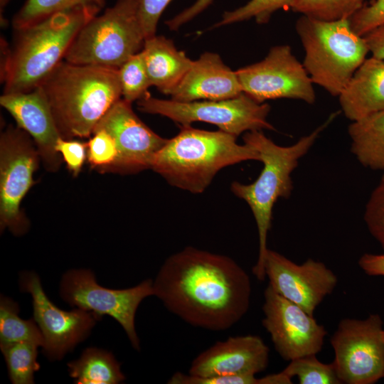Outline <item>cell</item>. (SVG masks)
I'll return each mask as SVG.
<instances>
[{"label": "cell", "instance_id": "2e32d148", "mask_svg": "<svg viewBox=\"0 0 384 384\" xmlns=\"http://www.w3.org/2000/svg\"><path fill=\"white\" fill-rule=\"evenodd\" d=\"M265 272L269 285L284 298L314 315L316 307L336 288V274L324 263L308 259L298 265L283 255L267 250Z\"/></svg>", "mask_w": 384, "mask_h": 384}, {"label": "cell", "instance_id": "9c48e42d", "mask_svg": "<svg viewBox=\"0 0 384 384\" xmlns=\"http://www.w3.org/2000/svg\"><path fill=\"white\" fill-rule=\"evenodd\" d=\"M41 157L36 144L24 130L9 125L0 136V229L22 235L29 220L21 203L34 184L33 174Z\"/></svg>", "mask_w": 384, "mask_h": 384}, {"label": "cell", "instance_id": "f546056e", "mask_svg": "<svg viewBox=\"0 0 384 384\" xmlns=\"http://www.w3.org/2000/svg\"><path fill=\"white\" fill-rule=\"evenodd\" d=\"M292 0H250L233 11H225L213 27H220L254 18L259 24L267 23L272 15L282 9H289Z\"/></svg>", "mask_w": 384, "mask_h": 384}, {"label": "cell", "instance_id": "7c38bea8", "mask_svg": "<svg viewBox=\"0 0 384 384\" xmlns=\"http://www.w3.org/2000/svg\"><path fill=\"white\" fill-rule=\"evenodd\" d=\"M236 71L242 91L259 103L279 98L314 104V83L288 45L271 48L266 57Z\"/></svg>", "mask_w": 384, "mask_h": 384}, {"label": "cell", "instance_id": "ab89813d", "mask_svg": "<svg viewBox=\"0 0 384 384\" xmlns=\"http://www.w3.org/2000/svg\"><path fill=\"white\" fill-rule=\"evenodd\" d=\"M381 182H383L384 183V174L381 178V180H380Z\"/></svg>", "mask_w": 384, "mask_h": 384}, {"label": "cell", "instance_id": "52a82bcc", "mask_svg": "<svg viewBox=\"0 0 384 384\" xmlns=\"http://www.w3.org/2000/svg\"><path fill=\"white\" fill-rule=\"evenodd\" d=\"M144 41L134 0H117L80 30L64 60L119 68L143 49Z\"/></svg>", "mask_w": 384, "mask_h": 384}, {"label": "cell", "instance_id": "6da1fadb", "mask_svg": "<svg viewBox=\"0 0 384 384\" xmlns=\"http://www.w3.org/2000/svg\"><path fill=\"white\" fill-rule=\"evenodd\" d=\"M154 295L191 326L224 331L247 312L249 275L230 257L187 247L169 257L153 281Z\"/></svg>", "mask_w": 384, "mask_h": 384}, {"label": "cell", "instance_id": "8d00e7d4", "mask_svg": "<svg viewBox=\"0 0 384 384\" xmlns=\"http://www.w3.org/2000/svg\"><path fill=\"white\" fill-rule=\"evenodd\" d=\"M361 269L370 276H384V254L365 253L359 258Z\"/></svg>", "mask_w": 384, "mask_h": 384}, {"label": "cell", "instance_id": "83f0119b", "mask_svg": "<svg viewBox=\"0 0 384 384\" xmlns=\"http://www.w3.org/2000/svg\"><path fill=\"white\" fill-rule=\"evenodd\" d=\"M291 378L297 376L300 384H341L333 363H324L315 354L294 358L282 370Z\"/></svg>", "mask_w": 384, "mask_h": 384}, {"label": "cell", "instance_id": "277c9868", "mask_svg": "<svg viewBox=\"0 0 384 384\" xmlns=\"http://www.w3.org/2000/svg\"><path fill=\"white\" fill-rule=\"evenodd\" d=\"M336 116V113L332 114L324 123L289 146L275 144L262 131L247 132L242 137L245 144L258 152L263 169L252 183L233 181L230 189L235 196L247 203L257 224L259 254L252 272L260 281L266 277L265 260L268 250L267 240L274 205L279 198H288L290 196L293 189L292 173L298 166L301 158L312 147L320 133Z\"/></svg>", "mask_w": 384, "mask_h": 384}, {"label": "cell", "instance_id": "f35d334b", "mask_svg": "<svg viewBox=\"0 0 384 384\" xmlns=\"http://www.w3.org/2000/svg\"><path fill=\"white\" fill-rule=\"evenodd\" d=\"M9 1L10 0H0V14L1 26H4L5 21H6V18L4 17V10Z\"/></svg>", "mask_w": 384, "mask_h": 384}, {"label": "cell", "instance_id": "30bf717a", "mask_svg": "<svg viewBox=\"0 0 384 384\" xmlns=\"http://www.w3.org/2000/svg\"><path fill=\"white\" fill-rule=\"evenodd\" d=\"M60 295L70 306L90 311L97 319L104 315L114 319L125 331L133 348L139 351L135 315L142 300L154 295L153 280H144L128 289H112L98 284L90 270H70L61 279Z\"/></svg>", "mask_w": 384, "mask_h": 384}, {"label": "cell", "instance_id": "d6a6232c", "mask_svg": "<svg viewBox=\"0 0 384 384\" xmlns=\"http://www.w3.org/2000/svg\"><path fill=\"white\" fill-rule=\"evenodd\" d=\"M349 21L353 30L362 36L384 24V0L363 4L349 18Z\"/></svg>", "mask_w": 384, "mask_h": 384}, {"label": "cell", "instance_id": "74e56055", "mask_svg": "<svg viewBox=\"0 0 384 384\" xmlns=\"http://www.w3.org/2000/svg\"><path fill=\"white\" fill-rule=\"evenodd\" d=\"M371 56L384 60V24L363 36Z\"/></svg>", "mask_w": 384, "mask_h": 384}, {"label": "cell", "instance_id": "603a6c76", "mask_svg": "<svg viewBox=\"0 0 384 384\" xmlns=\"http://www.w3.org/2000/svg\"><path fill=\"white\" fill-rule=\"evenodd\" d=\"M70 376L77 384H117L125 380L120 364L112 353L87 348L81 356L68 363Z\"/></svg>", "mask_w": 384, "mask_h": 384}, {"label": "cell", "instance_id": "4316f807", "mask_svg": "<svg viewBox=\"0 0 384 384\" xmlns=\"http://www.w3.org/2000/svg\"><path fill=\"white\" fill-rule=\"evenodd\" d=\"M363 6V0H292L289 9L323 21L349 18Z\"/></svg>", "mask_w": 384, "mask_h": 384}, {"label": "cell", "instance_id": "f1b7e54d", "mask_svg": "<svg viewBox=\"0 0 384 384\" xmlns=\"http://www.w3.org/2000/svg\"><path fill=\"white\" fill-rule=\"evenodd\" d=\"M119 71L122 99L132 103L149 92L151 84L142 50L124 62Z\"/></svg>", "mask_w": 384, "mask_h": 384}, {"label": "cell", "instance_id": "44dd1931", "mask_svg": "<svg viewBox=\"0 0 384 384\" xmlns=\"http://www.w3.org/2000/svg\"><path fill=\"white\" fill-rule=\"evenodd\" d=\"M142 52L151 86L168 95L193 61L163 36L155 35L146 39Z\"/></svg>", "mask_w": 384, "mask_h": 384}, {"label": "cell", "instance_id": "1f68e13d", "mask_svg": "<svg viewBox=\"0 0 384 384\" xmlns=\"http://www.w3.org/2000/svg\"><path fill=\"white\" fill-rule=\"evenodd\" d=\"M364 221L370 235L384 250V183L372 191L366 205Z\"/></svg>", "mask_w": 384, "mask_h": 384}, {"label": "cell", "instance_id": "3957f363", "mask_svg": "<svg viewBox=\"0 0 384 384\" xmlns=\"http://www.w3.org/2000/svg\"><path fill=\"white\" fill-rule=\"evenodd\" d=\"M101 11L78 7L56 13L15 30L11 48L1 39L3 93L26 92L38 87L64 57L80 30Z\"/></svg>", "mask_w": 384, "mask_h": 384}, {"label": "cell", "instance_id": "836d02e7", "mask_svg": "<svg viewBox=\"0 0 384 384\" xmlns=\"http://www.w3.org/2000/svg\"><path fill=\"white\" fill-rule=\"evenodd\" d=\"M172 0H134L145 40L156 35L159 18Z\"/></svg>", "mask_w": 384, "mask_h": 384}, {"label": "cell", "instance_id": "484cf974", "mask_svg": "<svg viewBox=\"0 0 384 384\" xmlns=\"http://www.w3.org/2000/svg\"><path fill=\"white\" fill-rule=\"evenodd\" d=\"M38 348V345L31 342L0 343L12 383H34V373L40 368Z\"/></svg>", "mask_w": 384, "mask_h": 384}, {"label": "cell", "instance_id": "5b68a950", "mask_svg": "<svg viewBox=\"0 0 384 384\" xmlns=\"http://www.w3.org/2000/svg\"><path fill=\"white\" fill-rule=\"evenodd\" d=\"M237 137L182 126L156 154L151 169L170 185L193 193H203L222 169L249 160L260 161L250 146L239 144Z\"/></svg>", "mask_w": 384, "mask_h": 384}, {"label": "cell", "instance_id": "7402d4cb", "mask_svg": "<svg viewBox=\"0 0 384 384\" xmlns=\"http://www.w3.org/2000/svg\"><path fill=\"white\" fill-rule=\"evenodd\" d=\"M348 132L351 152L363 166L384 171V111L352 121Z\"/></svg>", "mask_w": 384, "mask_h": 384}, {"label": "cell", "instance_id": "5bb4252c", "mask_svg": "<svg viewBox=\"0 0 384 384\" xmlns=\"http://www.w3.org/2000/svg\"><path fill=\"white\" fill-rule=\"evenodd\" d=\"M262 326L270 335L274 348L285 361L316 355L323 347L327 331L314 315L277 293L270 285L264 292Z\"/></svg>", "mask_w": 384, "mask_h": 384}, {"label": "cell", "instance_id": "cb8c5ba5", "mask_svg": "<svg viewBox=\"0 0 384 384\" xmlns=\"http://www.w3.org/2000/svg\"><path fill=\"white\" fill-rule=\"evenodd\" d=\"M18 312L16 302L1 297L0 343L31 342L42 347L43 337L35 319H22Z\"/></svg>", "mask_w": 384, "mask_h": 384}, {"label": "cell", "instance_id": "9a60e30c", "mask_svg": "<svg viewBox=\"0 0 384 384\" xmlns=\"http://www.w3.org/2000/svg\"><path fill=\"white\" fill-rule=\"evenodd\" d=\"M98 129L109 133L117 149L116 161L107 173L126 175L151 169L154 156L168 140L147 127L134 113L132 103L122 98L99 121L94 131Z\"/></svg>", "mask_w": 384, "mask_h": 384}, {"label": "cell", "instance_id": "ac0fdd59", "mask_svg": "<svg viewBox=\"0 0 384 384\" xmlns=\"http://www.w3.org/2000/svg\"><path fill=\"white\" fill-rule=\"evenodd\" d=\"M269 353L258 336L229 337L198 355L188 373L202 378L255 375L267 367Z\"/></svg>", "mask_w": 384, "mask_h": 384}, {"label": "cell", "instance_id": "e0dca14e", "mask_svg": "<svg viewBox=\"0 0 384 384\" xmlns=\"http://www.w3.org/2000/svg\"><path fill=\"white\" fill-rule=\"evenodd\" d=\"M0 105L13 117L16 126L33 140L45 169L55 172L62 164L55 149L60 137L46 96L40 86L26 92L3 93Z\"/></svg>", "mask_w": 384, "mask_h": 384}, {"label": "cell", "instance_id": "4dcf8cb0", "mask_svg": "<svg viewBox=\"0 0 384 384\" xmlns=\"http://www.w3.org/2000/svg\"><path fill=\"white\" fill-rule=\"evenodd\" d=\"M117 149L112 137L103 129L95 130L87 143V159L90 166L100 173H107L115 163Z\"/></svg>", "mask_w": 384, "mask_h": 384}, {"label": "cell", "instance_id": "7a4b0ae2", "mask_svg": "<svg viewBox=\"0 0 384 384\" xmlns=\"http://www.w3.org/2000/svg\"><path fill=\"white\" fill-rule=\"evenodd\" d=\"M50 105L60 137H90L122 97L119 68L62 60L38 85Z\"/></svg>", "mask_w": 384, "mask_h": 384}, {"label": "cell", "instance_id": "8992f818", "mask_svg": "<svg viewBox=\"0 0 384 384\" xmlns=\"http://www.w3.org/2000/svg\"><path fill=\"white\" fill-rule=\"evenodd\" d=\"M295 29L313 83L338 97L369 53L364 37L353 30L349 18L323 21L302 14Z\"/></svg>", "mask_w": 384, "mask_h": 384}, {"label": "cell", "instance_id": "8fae6325", "mask_svg": "<svg viewBox=\"0 0 384 384\" xmlns=\"http://www.w3.org/2000/svg\"><path fill=\"white\" fill-rule=\"evenodd\" d=\"M331 344L333 363L342 383L373 384L384 377V329L379 314L343 319Z\"/></svg>", "mask_w": 384, "mask_h": 384}, {"label": "cell", "instance_id": "d4e9b609", "mask_svg": "<svg viewBox=\"0 0 384 384\" xmlns=\"http://www.w3.org/2000/svg\"><path fill=\"white\" fill-rule=\"evenodd\" d=\"M106 0H26L14 16V30L37 23L48 17L66 10L78 7L104 8Z\"/></svg>", "mask_w": 384, "mask_h": 384}, {"label": "cell", "instance_id": "e575fe53", "mask_svg": "<svg viewBox=\"0 0 384 384\" xmlns=\"http://www.w3.org/2000/svg\"><path fill=\"white\" fill-rule=\"evenodd\" d=\"M55 149L72 175L78 176L87 159V143L60 137L57 141Z\"/></svg>", "mask_w": 384, "mask_h": 384}, {"label": "cell", "instance_id": "ffe728a7", "mask_svg": "<svg viewBox=\"0 0 384 384\" xmlns=\"http://www.w3.org/2000/svg\"><path fill=\"white\" fill-rule=\"evenodd\" d=\"M346 117L356 121L384 111V60L366 58L338 95Z\"/></svg>", "mask_w": 384, "mask_h": 384}, {"label": "cell", "instance_id": "d6986e66", "mask_svg": "<svg viewBox=\"0 0 384 384\" xmlns=\"http://www.w3.org/2000/svg\"><path fill=\"white\" fill-rule=\"evenodd\" d=\"M242 93L236 71L227 66L218 54L206 52L193 61L169 95L173 100L187 102L230 99Z\"/></svg>", "mask_w": 384, "mask_h": 384}, {"label": "cell", "instance_id": "4fadbf2b", "mask_svg": "<svg viewBox=\"0 0 384 384\" xmlns=\"http://www.w3.org/2000/svg\"><path fill=\"white\" fill-rule=\"evenodd\" d=\"M19 284L21 291L31 295L33 319L42 333L43 353L48 359L61 360L89 336L98 320L93 314L79 308L59 309L48 298L34 272H22Z\"/></svg>", "mask_w": 384, "mask_h": 384}, {"label": "cell", "instance_id": "d590c367", "mask_svg": "<svg viewBox=\"0 0 384 384\" xmlns=\"http://www.w3.org/2000/svg\"><path fill=\"white\" fill-rule=\"evenodd\" d=\"M213 0H196L191 6L183 9L172 18L165 23L170 30L176 31L181 26L191 21L205 9H206Z\"/></svg>", "mask_w": 384, "mask_h": 384}, {"label": "cell", "instance_id": "ba28073f", "mask_svg": "<svg viewBox=\"0 0 384 384\" xmlns=\"http://www.w3.org/2000/svg\"><path fill=\"white\" fill-rule=\"evenodd\" d=\"M137 106L143 112L164 116L181 127L203 122L236 137L245 132L274 130L267 120L270 106L243 92L230 99L187 102L156 98L148 92Z\"/></svg>", "mask_w": 384, "mask_h": 384}]
</instances>
